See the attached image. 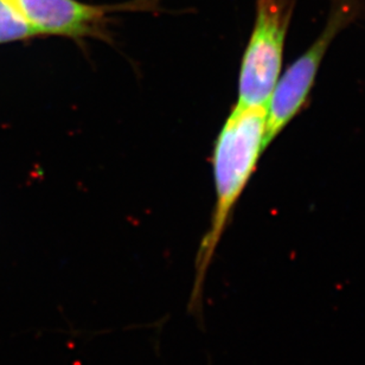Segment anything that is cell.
<instances>
[{"label": "cell", "instance_id": "cell-3", "mask_svg": "<svg viewBox=\"0 0 365 365\" xmlns=\"http://www.w3.org/2000/svg\"><path fill=\"white\" fill-rule=\"evenodd\" d=\"M362 9V0H331L330 14L319 37L288 68L275 86L267 107L266 148L305 107L331 43L361 16Z\"/></svg>", "mask_w": 365, "mask_h": 365}, {"label": "cell", "instance_id": "cell-1", "mask_svg": "<svg viewBox=\"0 0 365 365\" xmlns=\"http://www.w3.org/2000/svg\"><path fill=\"white\" fill-rule=\"evenodd\" d=\"M266 123L267 106L236 105L218 135L212 157L216 204L210 229L200 245L198 255V273L202 277L236 202L266 150Z\"/></svg>", "mask_w": 365, "mask_h": 365}, {"label": "cell", "instance_id": "cell-2", "mask_svg": "<svg viewBox=\"0 0 365 365\" xmlns=\"http://www.w3.org/2000/svg\"><path fill=\"white\" fill-rule=\"evenodd\" d=\"M295 3L257 0V17L240 71L237 105L268 107L280 78L284 42Z\"/></svg>", "mask_w": 365, "mask_h": 365}, {"label": "cell", "instance_id": "cell-4", "mask_svg": "<svg viewBox=\"0 0 365 365\" xmlns=\"http://www.w3.org/2000/svg\"><path fill=\"white\" fill-rule=\"evenodd\" d=\"M37 35L69 38L98 37L105 31L107 14L114 7L80 0H9Z\"/></svg>", "mask_w": 365, "mask_h": 365}, {"label": "cell", "instance_id": "cell-5", "mask_svg": "<svg viewBox=\"0 0 365 365\" xmlns=\"http://www.w3.org/2000/svg\"><path fill=\"white\" fill-rule=\"evenodd\" d=\"M36 36L9 0H0V43L16 42Z\"/></svg>", "mask_w": 365, "mask_h": 365}]
</instances>
